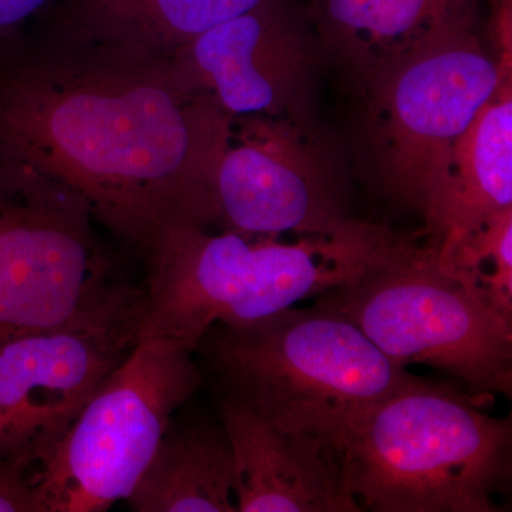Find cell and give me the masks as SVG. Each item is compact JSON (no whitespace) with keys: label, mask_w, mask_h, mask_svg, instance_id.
<instances>
[{"label":"cell","mask_w":512,"mask_h":512,"mask_svg":"<svg viewBox=\"0 0 512 512\" xmlns=\"http://www.w3.org/2000/svg\"><path fill=\"white\" fill-rule=\"evenodd\" d=\"M57 0H0V43L13 39L30 19L49 12Z\"/></svg>","instance_id":"cell-19"},{"label":"cell","mask_w":512,"mask_h":512,"mask_svg":"<svg viewBox=\"0 0 512 512\" xmlns=\"http://www.w3.org/2000/svg\"><path fill=\"white\" fill-rule=\"evenodd\" d=\"M32 466L23 458L0 461V512H49Z\"/></svg>","instance_id":"cell-18"},{"label":"cell","mask_w":512,"mask_h":512,"mask_svg":"<svg viewBox=\"0 0 512 512\" xmlns=\"http://www.w3.org/2000/svg\"><path fill=\"white\" fill-rule=\"evenodd\" d=\"M467 0H326L330 49L372 80L444 37L470 29Z\"/></svg>","instance_id":"cell-15"},{"label":"cell","mask_w":512,"mask_h":512,"mask_svg":"<svg viewBox=\"0 0 512 512\" xmlns=\"http://www.w3.org/2000/svg\"><path fill=\"white\" fill-rule=\"evenodd\" d=\"M313 306L348 319L397 365H427L487 399L512 393V319L446 274L433 249L329 288Z\"/></svg>","instance_id":"cell-5"},{"label":"cell","mask_w":512,"mask_h":512,"mask_svg":"<svg viewBox=\"0 0 512 512\" xmlns=\"http://www.w3.org/2000/svg\"><path fill=\"white\" fill-rule=\"evenodd\" d=\"M204 382L190 346L140 340L33 473L47 511L100 512L126 501L174 413Z\"/></svg>","instance_id":"cell-6"},{"label":"cell","mask_w":512,"mask_h":512,"mask_svg":"<svg viewBox=\"0 0 512 512\" xmlns=\"http://www.w3.org/2000/svg\"><path fill=\"white\" fill-rule=\"evenodd\" d=\"M187 92L229 117H295L308 89L312 50L282 0H268L202 33L168 59Z\"/></svg>","instance_id":"cell-11"},{"label":"cell","mask_w":512,"mask_h":512,"mask_svg":"<svg viewBox=\"0 0 512 512\" xmlns=\"http://www.w3.org/2000/svg\"><path fill=\"white\" fill-rule=\"evenodd\" d=\"M412 239L360 222L326 237H258L177 225L141 249L147 262L140 340L197 348L214 325L247 326L413 251Z\"/></svg>","instance_id":"cell-2"},{"label":"cell","mask_w":512,"mask_h":512,"mask_svg":"<svg viewBox=\"0 0 512 512\" xmlns=\"http://www.w3.org/2000/svg\"><path fill=\"white\" fill-rule=\"evenodd\" d=\"M220 417L234 454L237 512L362 511L329 441L279 429L229 397H220Z\"/></svg>","instance_id":"cell-12"},{"label":"cell","mask_w":512,"mask_h":512,"mask_svg":"<svg viewBox=\"0 0 512 512\" xmlns=\"http://www.w3.org/2000/svg\"><path fill=\"white\" fill-rule=\"evenodd\" d=\"M195 355L220 397L329 444L414 377L348 319L316 306L238 328L214 325Z\"/></svg>","instance_id":"cell-4"},{"label":"cell","mask_w":512,"mask_h":512,"mask_svg":"<svg viewBox=\"0 0 512 512\" xmlns=\"http://www.w3.org/2000/svg\"><path fill=\"white\" fill-rule=\"evenodd\" d=\"M143 289L117 282L56 328L0 343V461L33 466L55 453L92 399L140 342Z\"/></svg>","instance_id":"cell-9"},{"label":"cell","mask_w":512,"mask_h":512,"mask_svg":"<svg viewBox=\"0 0 512 512\" xmlns=\"http://www.w3.org/2000/svg\"><path fill=\"white\" fill-rule=\"evenodd\" d=\"M268 0H57L56 43L136 50L170 59L202 33Z\"/></svg>","instance_id":"cell-14"},{"label":"cell","mask_w":512,"mask_h":512,"mask_svg":"<svg viewBox=\"0 0 512 512\" xmlns=\"http://www.w3.org/2000/svg\"><path fill=\"white\" fill-rule=\"evenodd\" d=\"M434 255L446 274L512 319V208Z\"/></svg>","instance_id":"cell-17"},{"label":"cell","mask_w":512,"mask_h":512,"mask_svg":"<svg viewBox=\"0 0 512 512\" xmlns=\"http://www.w3.org/2000/svg\"><path fill=\"white\" fill-rule=\"evenodd\" d=\"M512 208L511 73L454 147L433 220L430 248L443 251Z\"/></svg>","instance_id":"cell-13"},{"label":"cell","mask_w":512,"mask_h":512,"mask_svg":"<svg viewBox=\"0 0 512 512\" xmlns=\"http://www.w3.org/2000/svg\"><path fill=\"white\" fill-rule=\"evenodd\" d=\"M229 119L165 57L120 47L55 42L0 79V151L72 187L140 249L164 229L220 222Z\"/></svg>","instance_id":"cell-1"},{"label":"cell","mask_w":512,"mask_h":512,"mask_svg":"<svg viewBox=\"0 0 512 512\" xmlns=\"http://www.w3.org/2000/svg\"><path fill=\"white\" fill-rule=\"evenodd\" d=\"M83 195L0 151V343L56 328L117 281Z\"/></svg>","instance_id":"cell-7"},{"label":"cell","mask_w":512,"mask_h":512,"mask_svg":"<svg viewBox=\"0 0 512 512\" xmlns=\"http://www.w3.org/2000/svg\"><path fill=\"white\" fill-rule=\"evenodd\" d=\"M510 70L470 29L407 57L373 82L367 137L387 194L429 228L454 147Z\"/></svg>","instance_id":"cell-8"},{"label":"cell","mask_w":512,"mask_h":512,"mask_svg":"<svg viewBox=\"0 0 512 512\" xmlns=\"http://www.w3.org/2000/svg\"><path fill=\"white\" fill-rule=\"evenodd\" d=\"M220 222L258 237H326L357 227L335 177L288 117L229 119L215 173Z\"/></svg>","instance_id":"cell-10"},{"label":"cell","mask_w":512,"mask_h":512,"mask_svg":"<svg viewBox=\"0 0 512 512\" xmlns=\"http://www.w3.org/2000/svg\"><path fill=\"white\" fill-rule=\"evenodd\" d=\"M484 400L414 376L330 444L362 511H498L512 423L483 412Z\"/></svg>","instance_id":"cell-3"},{"label":"cell","mask_w":512,"mask_h":512,"mask_svg":"<svg viewBox=\"0 0 512 512\" xmlns=\"http://www.w3.org/2000/svg\"><path fill=\"white\" fill-rule=\"evenodd\" d=\"M126 503L136 512H237L234 454L222 424L171 421Z\"/></svg>","instance_id":"cell-16"}]
</instances>
